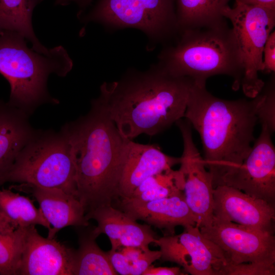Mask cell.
Here are the masks:
<instances>
[{
  "instance_id": "obj_19",
  "label": "cell",
  "mask_w": 275,
  "mask_h": 275,
  "mask_svg": "<svg viewBox=\"0 0 275 275\" xmlns=\"http://www.w3.org/2000/svg\"><path fill=\"white\" fill-rule=\"evenodd\" d=\"M30 115L0 100V185L19 153L35 134Z\"/></svg>"
},
{
  "instance_id": "obj_32",
  "label": "cell",
  "mask_w": 275,
  "mask_h": 275,
  "mask_svg": "<svg viewBox=\"0 0 275 275\" xmlns=\"http://www.w3.org/2000/svg\"><path fill=\"white\" fill-rule=\"evenodd\" d=\"M71 1H75L80 6L85 7L90 3L91 0H57L56 4L57 5H66Z\"/></svg>"
},
{
  "instance_id": "obj_13",
  "label": "cell",
  "mask_w": 275,
  "mask_h": 275,
  "mask_svg": "<svg viewBox=\"0 0 275 275\" xmlns=\"http://www.w3.org/2000/svg\"><path fill=\"white\" fill-rule=\"evenodd\" d=\"M213 195V216L273 234L274 205L225 185L214 188Z\"/></svg>"
},
{
  "instance_id": "obj_2",
  "label": "cell",
  "mask_w": 275,
  "mask_h": 275,
  "mask_svg": "<svg viewBox=\"0 0 275 275\" xmlns=\"http://www.w3.org/2000/svg\"><path fill=\"white\" fill-rule=\"evenodd\" d=\"M262 99L261 91L251 100H225L193 82L184 117L200 135L214 188L222 185L250 152Z\"/></svg>"
},
{
  "instance_id": "obj_5",
  "label": "cell",
  "mask_w": 275,
  "mask_h": 275,
  "mask_svg": "<svg viewBox=\"0 0 275 275\" xmlns=\"http://www.w3.org/2000/svg\"><path fill=\"white\" fill-rule=\"evenodd\" d=\"M26 40L16 32L0 33V73L10 86L8 103L30 115L40 105L59 103L48 92V77L65 76L73 63L62 46L41 53L29 48Z\"/></svg>"
},
{
  "instance_id": "obj_25",
  "label": "cell",
  "mask_w": 275,
  "mask_h": 275,
  "mask_svg": "<svg viewBox=\"0 0 275 275\" xmlns=\"http://www.w3.org/2000/svg\"><path fill=\"white\" fill-rule=\"evenodd\" d=\"M262 92L263 99L258 108V121L266 126L272 133L275 130V87L274 76L264 86Z\"/></svg>"
},
{
  "instance_id": "obj_10",
  "label": "cell",
  "mask_w": 275,
  "mask_h": 275,
  "mask_svg": "<svg viewBox=\"0 0 275 275\" xmlns=\"http://www.w3.org/2000/svg\"><path fill=\"white\" fill-rule=\"evenodd\" d=\"M156 244L160 248V259L175 263L190 274L229 275L231 265L223 251L197 226H188L181 234L158 238Z\"/></svg>"
},
{
  "instance_id": "obj_21",
  "label": "cell",
  "mask_w": 275,
  "mask_h": 275,
  "mask_svg": "<svg viewBox=\"0 0 275 275\" xmlns=\"http://www.w3.org/2000/svg\"><path fill=\"white\" fill-rule=\"evenodd\" d=\"M230 0H177L178 34L194 28L212 26L226 22L222 9Z\"/></svg>"
},
{
  "instance_id": "obj_17",
  "label": "cell",
  "mask_w": 275,
  "mask_h": 275,
  "mask_svg": "<svg viewBox=\"0 0 275 275\" xmlns=\"http://www.w3.org/2000/svg\"><path fill=\"white\" fill-rule=\"evenodd\" d=\"M180 162V157L167 155L157 146L127 140L119 188V197H131L136 188L146 179L170 170Z\"/></svg>"
},
{
  "instance_id": "obj_8",
  "label": "cell",
  "mask_w": 275,
  "mask_h": 275,
  "mask_svg": "<svg viewBox=\"0 0 275 275\" xmlns=\"http://www.w3.org/2000/svg\"><path fill=\"white\" fill-rule=\"evenodd\" d=\"M85 19L111 29H139L153 44L179 33L173 0H100Z\"/></svg>"
},
{
  "instance_id": "obj_24",
  "label": "cell",
  "mask_w": 275,
  "mask_h": 275,
  "mask_svg": "<svg viewBox=\"0 0 275 275\" xmlns=\"http://www.w3.org/2000/svg\"><path fill=\"white\" fill-rule=\"evenodd\" d=\"M25 228L16 229L10 234L0 233V274L18 275Z\"/></svg>"
},
{
  "instance_id": "obj_22",
  "label": "cell",
  "mask_w": 275,
  "mask_h": 275,
  "mask_svg": "<svg viewBox=\"0 0 275 275\" xmlns=\"http://www.w3.org/2000/svg\"><path fill=\"white\" fill-rule=\"evenodd\" d=\"M0 211L15 229L36 225L43 226L48 231L51 228L33 201L10 188L0 190Z\"/></svg>"
},
{
  "instance_id": "obj_18",
  "label": "cell",
  "mask_w": 275,
  "mask_h": 275,
  "mask_svg": "<svg viewBox=\"0 0 275 275\" xmlns=\"http://www.w3.org/2000/svg\"><path fill=\"white\" fill-rule=\"evenodd\" d=\"M13 188H23L38 202L43 214L52 226L48 232L49 238H54L60 230L66 227H85L89 225L83 205L74 196L59 189L23 184L13 186Z\"/></svg>"
},
{
  "instance_id": "obj_12",
  "label": "cell",
  "mask_w": 275,
  "mask_h": 275,
  "mask_svg": "<svg viewBox=\"0 0 275 275\" xmlns=\"http://www.w3.org/2000/svg\"><path fill=\"white\" fill-rule=\"evenodd\" d=\"M272 133L261 125L260 134L241 166L222 185L239 189L271 204L275 202V148Z\"/></svg>"
},
{
  "instance_id": "obj_27",
  "label": "cell",
  "mask_w": 275,
  "mask_h": 275,
  "mask_svg": "<svg viewBox=\"0 0 275 275\" xmlns=\"http://www.w3.org/2000/svg\"><path fill=\"white\" fill-rule=\"evenodd\" d=\"M263 71L275 72V31H272L264 45L263 53Z\"/></svg>"
},
{
  "instance_id": "obj_20",
  "label": "cell",
  "mask_w": 275,
  "mask_h": 275,
  "mask_svg": "<svg viewBox=\"0 0 275 275\" xmlns=\"http://www.w3.org/2000/svg\"><path fill=\"white\" fill-rule=\"evenodd\" d=\"M43 0H0V33L14 32L23 36L33 45L32 48L47 53L46 48L36 37L32 26L33 12Z\"/></svg>"
},
{
  "instance_id": "obj_30",
  "label": "cell",
  "mask_w": 275,
  "mask_h": 275,
  "mask_svg": "<svg viewBox=\"0 0 275 275\" xmlns=\"http://www.w3.org/2000/svg\"><path fill=\"white\" fill-rule=\"evenodd\" d=\"M247 5L259 6L275 10V0H238Z\"/></svg>"
},
{
  "instance_id": "obj_15",
  "label": "cell",
  "mask_w": 275,
  "mask_h": 275,
  "mask_svg": "<svg viewBox=\"0 0 275 275\" xmlns=\"http://www.w3.org/2000/svg\"><path fill=\"white\" fill-rule=\"evenodd\" d=\"M119 204L121 210L132 218L160 229L164 236L174 235L178 226H197L196 218L185 201L183 191L147 202L121 198Z\"/></svg>"
},
{
  "instance_id": "obj_7",
  "label": "cell",
  "mask_w": 275,
  "mask_h": 275,
  "mask_svg": "<svg viewBox=\"0 0 275 275\" xmlns=\"http://www.w3.org/2000/svg\"><path fill=\"white\" fill-rule=\"evenodd\" d=\"M221 14L231 21L237 41L243 68L240 86L247 97L254 98L265 85L258 73L263 71V49L275 26V10L235 0L234 6L225 7Z\"/></svg>"
},
{
  "instance_id": "obj_6",
  "label": "cell",
  "mask_w": 275,
  "mask_h": 275,
  "mask_svg": "<svg viewBox=\"0 0 275 275\" xmlns=\"http://www.w3.org/2000/svg\"><path fill=\"white\" fill-rule=\"evenodd\" d=\"M61 189L77 198L76 168L66 132L37 130L18 154L6 182Z\"/></svg>"
},
{
  "instance_id": "obj_26",
  "label": "cell",
  "mask_w": 275,
  "mask_h": 275,
  "mask_svg": "<svg viewBox=\"0 0 275 275\" xmlns=\"http://www.w3.org/2000/svg\"><path fill=\"white\" fill-rule=\"evenodd\" d=\"M160 251H151L149 249L144 250L141 256L131 263L130 275L142 274L144 271L154 261L160 259Z\"/></svg>"
},
{
  "instance_id": "obj_1",
  "label": "cell",
  "mask_w": 275,
  "mask_h": 275,
  "mask_svg": "<svg viewBox=\"0 0 275 275\" xmlns=\"http://www.w3.org/2000/svg\"><path fill=\"white\" fill-rule=\"evenodd\" d=\"M193 84L156 64L104 82L98 97L121 134L132 140L142 134L156 135L184 117Z\"/></svg>"
},
{
  "instance_id": "obj_3",
  "label": "cell",
  "mask_w": 275,
  "mask_h": 275,
  "mask_svg": "<svg viewBox=\"0 0 275 275\" xmlns=\"http://www.w3.org/2000/svg\"><path fill=\"white\" fill-rule=\"evenodd\" d=\"M62 129L71 144L76 168L77 196L86 213L112 205L125 161L127 139L120 132L97 97L89 112Z\"/></svg>"
},
{
  "instance_id": "obj_11",
  "label": "cell",
  "mask_w": 275,
  "mask_h": 275,
  "mask_svg": "<svg viewBox=\"0 0 275 275\" xmlns=\"http://www.w3.org/2000/svg\"><path fill=\"white\" fill-rule=\"evenodd\" d=\"M176 123L183 143L179 170L183 176L185 200L196 218L197 227L200 228L209 225L213 217L212 177L195 145L189 122L182 118Z\"/></svg>"
},
{
  "instance_id": "obj_23",
  "label": "cell",
  "mask_w": 275,
  "mask_h": 275,
  "mask_svg": "<svg viewBox=\"0 0 275 275\" xmlns=\"http://www.w3.org/2000/svg\"><path fill=\"white\" fill-rule=\"evenodd\" d=\"M96 239L91 230L79 235V247L74 252L73 275L118 274L107 252L99 247Z\"/></svg>"
},
{
  "instance_id": "obj_14",
  "label": "cell",
  "mask_w": 275,
  "mask_h": 275,
  "mask_svg": "<svg viewBox=\"0 0 275 275\" xmlns=\"http://www.w3.org/2000/svg\"><path fill=\"white\" fill-rule=\"evenodd\" d=\"M74 252L55 238L43 237L35 226L26 227L18 275H73Z\"/></svg>"
},
{
  "instance_id": "obj_28",
  "label": "cell",
  "mask_w": 275,
  "mask_h": 275,
  "mask_svg": "<svg viewBox=\"0 0 275 275\" xmlns=\"http://www.w3.org/2000/svg\"><path fill=\"white\" fill-rule=\"evenodd\" d=\"M107 254L112 266L118 274L130 275L129 261L120 251L111 250Z\"/></svg>"
},
{
  "instance_id": "obj_4",
  "label": "cell",
  "mask_w": 275,
  "mask_h": 275,
  "mask_svg": "<svg viewBox=\"0 0 275 275\" xmlns=\"http://www.w3.org/2000/svg\"><path fill=\"white\" fill-rule=\"evenodd\" d=\"M174 45L164 47L158 64L171 75L186 77L199 86L207 78L226 75L234 79L233 88L240 87L243 68L235 36L227 22L183 30Z\"/></svg>"
},
{
  "instance_id": "obj_16",
  "label": "cell",
  "mask_w": 275,
  "mask_h": 275,
  "mask_svg": "<svg viewBox=\"0 0 275 275\" xmlns=\"http://www.w3.org/2000/svg\"><path fill=\"white\" fill-rule=\"evenodd\" d=\"M88 220L93 219L97 226L91 230L96 238L101 234L108 237L112 245L111 250L132 246L149 249L151 243L156 244L158 238L151 226L140 224L127 213L114 208L112 205H104L86 213Z\"/></svg>"
},
{
  "instance_id": "obj_29",
  "label": "cell",
  "mask_w": 275,
  "mask_h": 275,
  "mask_svg": "<svg viewBox=\"0 0 275 275\" xmlns=\"http://www.w3.org/2000/svg\"><path fill=\"white\" fill-rule=\"evenodd\" d=\"M183 273L179 267H155L152 264L142 275H180Z\"/></svg>"
},
{
  "instance_id": "obj_31",
  "label": "cell",
  "mask_w": 275,
  "mask_h": 275,
  "mask_svg": "<svg viewBox=\"0 0 275 275\" xmlns=\"http://www.w3.org/2000/svg\"><path fill=\"white\" fill-rule=\"evenodd\" d=\"M15 229L10 224L7 218L0 211V233L8 234L12 233Z\"/></svg>"
},
{
  "instance_id": "obj_9",
  "label": "cell",
  "mask_w": 275,
  "mask_h": 275,
  "mask_svg": "<svg viewBox=\"0 0 275 275\" xmlns=\"http://www.w3.org/2000/svg\"><path fill=\"white\" fill-rule=\"evenodd\" d=\"M199 229L223 251L231 266L252 264L275 272L273 234L214 216L209 225Z\"/></svg>"
}]
</instances>
